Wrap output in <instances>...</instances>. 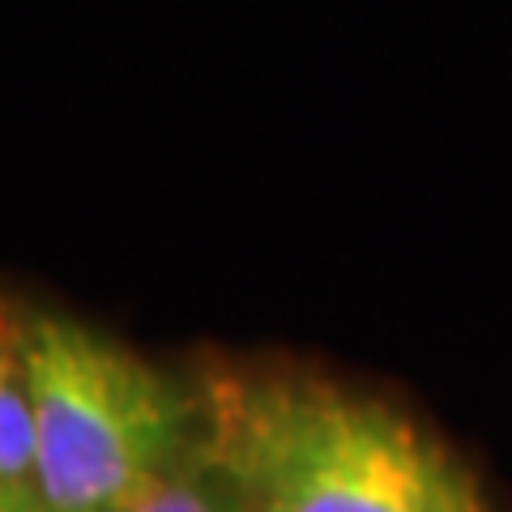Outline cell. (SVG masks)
I'll return each instance as SVG.
<instances>
[{"label":"cell","mask_w":512,"mask_h":512,"mask_svg":"<svg viewBox=\"0 0 512 512\" xmlns=\"http://www.w3.org/2000/svg\"><path fill=\"white\" fill-rule=\"evenodd\" d=\"M0 495H5V491H0ZM13 500H18V495H13Z\"/></svg>","instance_id":"cell-5"},{"label":"cell","mask_w":512,"mask_h":512,"mask_svg":"<svg viewBox=\"0 0 512 512\" xmlns=\"http://www.w3.org/2000/svg\"><path fill=\"white\" fill-rule=\"evenodd\" d=\"M205 440L252 512H487L474 474L436 436L329 380H218Z\"/></svg>","instance_id":"cell-1"},{"label":"cell","mask_w":512,"mask_h":512,"mask_svg":"<svg viewBox=\"0 0 512 512\" xmlns=\"http://www.w3.org/2000/svg\"><path fill=\"white\" fill-rule=\"evenodd\" d=\"M124 512H252V500L210 440H201L163 483H154Z\"/></svg>","instance_id":"cell-3"},{"label":"cell","mask_w":512,"mask_h":512,"mask_svg":"<svg viewBox=\"0 0 512 512\" xmlns=\"http://www.w3.org/2000/svg\"><path fill=\"white\" fill-rule=\"evenodd\" d=\"M0 512H47L43 500H13V495H0Z\"/></svg>","instance_id":"cell-4"},{"label":"cell","mask_w":512,"mask_h":512,"mask_svg":"<svg viewBox=\"0 0 512 512\" xmlns=\"http://www.w3.org/2000/svg\"><path fill=\"white\" fill-rule=\"evenodd\" d=\"M18 350L47 512H124L205 440V414L180 384L82 320L30 316Z\"/></svg>","instance_id":"cell-2"}]
</instances>
